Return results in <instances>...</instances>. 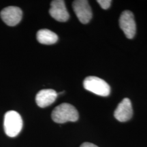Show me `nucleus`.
<instances>
[{"label": "nucleus", "mask_w": 147, "mask_h": 147, "mask_svg": "<svg viewBox=\"0 0 147 147\" xmlns=\"http://www.w3.org/2000/svg\"><path fill=\"white\" fill-rule=\"evenodd\" d=\"M53 121L57 123H65L78 121L79 115L74 106L67 103H63L53 110L51 115Z\"/></svg>", "instance_id": "obj_1"}, {"label": "nucleus", "mask_w": 147, "mask_h": 147, "mask_svg": "<svg viewBox=\"0 0 147 147\" xmlns=\"http://www.w3.org/2000/svg\"><path fill=\"white\" fill-rule=\"evenodd\" d=\"M5 133L9 137H16L23 128V119L19 113L10 110L5 114L3 121Z\"/></svg>", "instance_id": "obj_2"}, {"label": "nucleus", "mask_w": 147, "mask_h": 147, "mask_svg": "<svg viewBox=\"0 0 147 147\" xmlns=\"http://www.w3.org/2000/svg\"><path fill=\"white\" fill-rule=\"evenodd\" d=\"M83 87L87 91L100 96L106 97L110 93V87L107 82L96 76H88L84 79Z\"/></svg>", "instance_id": "obj_3"}, {"label": "nucleus", "mask_w": 147, "mask_h": 147, "mask_svg": "<svg viewBox=\"0 0 147 147\" xmlns=\"http://www.w3.org/2000/svg\"><path fill=\"white\" fill-rule=\"evenodd\" d=\"M119 26L128 39H132L136 32V24L134 14L131 11L125 10L122 12L119 18Z\"/></svg>", "instance_id": "obj_4"}, {"label": "nucleus", "mask_w": 147, "mask_h": 147, "mask_svg": "<svg viewBox=\"0 0 147 147\" xmlns=\"http://www.w3.org/2000/svg\"><path fill=\"white\" fill-rule=\"evenodd\" d=\"M73 10L78 18L83 24H87L92 18V10L89 1L87 0H76L72 3Z\"/></svg>", "instance_id": "obj_5"}, {"label": "nucleus", "mask_w": 147, "mask_h": 147, "mask_svg": "<svg viewBox=\"0 0 147 147\" xmlns=\"http://www.w3.org/2000/svg\"><path fill=\"white\" fill-rule=\"evenodd\" d=\"M3 21L8 26H15L21 21L23 12L18 7L8 6L3 8L0 13Z\"/></svg>", "instance_id": "obj_6"}, {"label": "nucleus", "mask_w": 147, "mask_h": 147, "mask_svg": "<svg viewBox=\"0 0 147 147\" xmlns=\"http://www.w3.org/2000/svg\"><path fill=\"white\" fill-rule=\"evenodd\" d=\"M49 14L54 19L59 22H65L69 18V14L63 0H54L51 1Z\"/></svg>", "instance_id": "obj_7"}, {"label": "nucleus", "mask_w": 147, "mask_h": 147, "mask_svg": "<svg viewBox=\"0 0 147 147\" xmlns=\"http://www.w3.org/2000/svg\"><path fill=\"white\" fill-rule=\"evenodd\" d=\"M115 119L120 122H126L131 119L133 115V108L131 101L125 98L120 102L115 111Z\"/></svg>", "instance_id": "obj_8"}, {"label": "nucleus", "mask_w": 147, "mask_h": 147, "mask_svg": "<svg viewBox=\"0 0 147 147\" xmlns=\"http://www.w3.org/2000/svg\"><path fill=\"white\" fill-rule=\"evenodd\" d=\"M58 93L53 89H42L37 93L36 102L40 108H45L55 102Z\"/></svg>", "instance_id": "obj_9"}, {"label": "nucleus", "mask_w": 147, "mask_h": 147, "mask_svg": "<svg viewBox=\"0 0 147 147\" xmlns=\"http://www.w3.org/2000/svg\"><path fill=\"white\" fill-rule=\"evenodd\" d=\"M37 40L38 42L42 45H51L57 42L58 36L52 31L43 29L37 32Z\"/></svg>", "instance_id": "obj_10"}, {"label": "nucleus", "mask_w": 147, "mask_h": 147, "mask_svg": "<svg viewBox=\"0 0 147 147\" xmlns=\"http://www.w3.org/2000/svg\"><path fill=\"white\" fill-rule=\"evenodd\" d=\"M97 2L100 4L102 8L106 10V9L109 8L110 5H111L112 1L111 0H98V1H97Z\"/></svg>", "instance_id": "obj_11"}, {"label": "nucleus", "mask_w": 147, "mask_h": 147, "mask_svg": "<svg viewBox=\"0 0 147 147\" xmlns=\"http://www.w3.org/2000/svg\"><path fill=\"white\" fill-rule=\"evenodd\" d=\"M80 147H98L94 144H92L90 142H84L83 144L80 145Z\"/></svg>", "instance_id": "obj_12"}]
</instances>
